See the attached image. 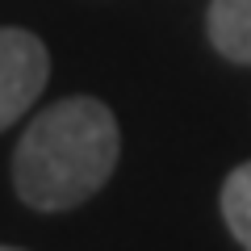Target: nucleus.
Here are the masks:
<instances>
[{
  "label": "nucleus",
  "instance_id": "1",
  "mask_svg": "<svg viewBox=\"0 0 251 251\" xmlns=\"http://www.w3.org/2000/svg\"><path fill=\"white\" fill-rule=\"evenodd\" d=\"M122 134L97 97H67L29 122L13 151V188L29 209L59 214L88 201L113 176Z\"/></svg>",
  "mask_w": 251,
  "mask_h": 251
},
{
  "label": "nucleus",
  "instance_id": "5",
  "mask_svg": "<svg viewBox=\"0 0 251 251\" xmlns=\"http://www.w3.org/2000/svg\"><path fill=\"white\" fill-rule=\"evenodd\" d=\"M0 251H21V247H0Z\"/></svg>",
  "mask_w": 251,
  "mask_h": 251
},
{
  "label": "nucleus",
  "instance_id": "3",
  "mask_svg": "<svg viewBox=\"0 0 251 251\" xmlns=\"http://www.w3.org/2000/svg\"><path fill=\"white\" fill-rule=\"evenodd\" d=\"M205 34L222 59L251 63V0H209Z\"/></svg>",
  "mask_w": 251,
  "mask_h": 251
},
{
  "label": "nucleus",
  "instance_id": "2",
  "mask_svg": "<svg viewBox=\"0 0 251 251\" xmlns=\"http://www.w3.org/2000/svg\"><path fill=\"white\" fill-rule=\"evenodd\" d=\"M50 80V54L42 38L17 25H0V130H9Z\"/></svg>",
  "mask_w": 251,
  "mask_h": 251
},
{
  "label": "nucleus",
  "instance_id": "4",
  "mask_svg": "<svg viewBox=\"0 0 251 251\" xmlns=\"http://www.w3.org/2000/svg\"><path fill=\"white\" fill-rule=\"evenodd\" d=\"M222 218L230 226L234 243L243 251H251V163H239V168L226 176L222 184Z\"/></svg>",
  "mask_w": 251,
  "mask_h": 251
}]
</instances>
